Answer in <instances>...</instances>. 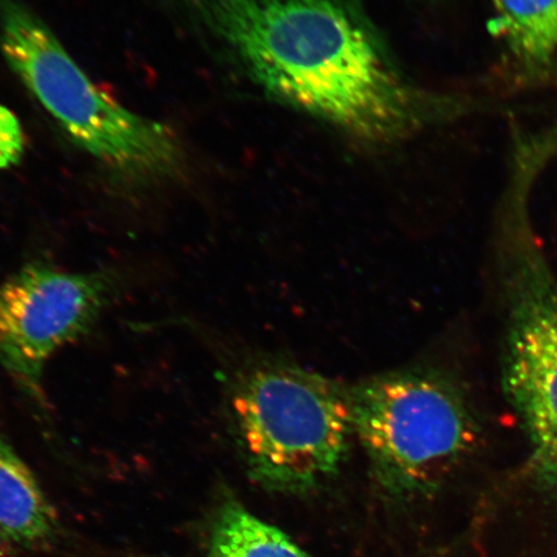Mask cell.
<instances>
[{"instance_id": "8", "label": "cell", "mask_w": 557, "mask_h": 557, "mask_svg": "<svg viewBox=\"0 0 557 557\" xmlns=\"http://www.w3.org/2000/svg\"><path fill=\"white\" fill-rule=\"evenodd\" d=\"M491 29L528 65L548 64L557 52V0H493Z\"/></svg>"}, {"instance_id": "6", "label": "cell", "mask_w": 557, "mask_h": 557, "mask_svg": "<svg viewBox=\"0 0 557 557\" xmlns=\"http://www.w3.org/2000/svg\"><path fill=\"white\" fill-rule=\"evenodd\" d=\"M505 385L529 443V468L557 496V282L537 248L513 256Z\"/></svg>"}, {"instance_id": "4", "label": "cell", "mask_w": 557, "mask_h": 557, "mask_svg": "<svg viewBox=\"0 0 557 557\" xmlns=\"http://www.w3.org/2000/svg\"><path fill=\"white\" fill-rule=\"evenodd\" d=\"M348 398L354 435L375 482L392 497L433 492L476 442L468 394L442 369L416 366L373 375Z\"/></svg>"}, {"instance_id": "2", "label": "cell", "mask_w": 557, "mask_h": 557, "mask_svg": "<svg viewBox=\"0 0 557 557\" xmlns=\"http://www.w3.org/2000/svg\"><path fill=\"white\" fill-rule=\"evenodd\" d=\"M0 50L53 122L114 176L151 185L183 173L185 154L172 129L104 94L20 0H0Z\"/></svg>"}, {"instance_id": "9", "label": "cell", "mask_w": 557, "mask_h": 557, "mask_svg": "<svg viewBox=\"0 0 557 557\" xmlns=\"http://www.w3.org/2000/svg\"><path fill=\"white\" fill-rule=\"evenodd\" d=\"M208 557H311L283 533L226 496L215 513Z\"/></svg>"}, {"instance_id": "10", "label": "cell", "mask_w": 557, "mask_h": 557, "mask_svg": "<svg viewBox=\"0 0 557 557\" xmlns=\"http://www.w3.org/2000/svg\"><path fill=\"white\" fill-rule=\"evenodd\" d=\"M25 151V136L17 116L0 103V170L20 163Z\"/></svg>"}, {"instance_id": "7", "label": "cell", "mask_w": 557, "mask_h": 557, "mask_svg": "<svg viewBox=\"0 0 557 557\" xmlns=\"http://www.w3.org/2000/svg\"><path fill=\"white\" fill-rule=\"evenodd\" d=\"M61 524L37 478L0 436V541L21 548L50 547Z\"/></svg>"}, {"instance_id": "1", "label": "cell", "mask_w": 557, "mask_h": 557, "mask_svg": "<svg viewBox=\"0 0 557 557\" xmlns=\"http://www.w3.org/2000/svg\"><path fill=\"white\" fill-rule=\"evenodd\" d=\"M183 2L264 92L360 141H403L435 114L351 0Z\"/></svg>"}, {"instance_id": "3", "label": "cell", "mask_w": 557, "mask_h": 557, "mask_svg": "<svg viewBox=\"0 0 557 557\" xmlns=\"http://www.w3.org/2000/svg\"><path fill=\"white\" fill-rule=\"evenodd\" d=\"M232 414L250 476L270 492L302 494L329 482L354 435L348 392L283 360L244 369Z\"/></svg>"}, {"instance_id": "5", "label": "cell", "mask_w": 557, "mask_h": 557, "mask_svg": "<svg viewBox=\"0 0 557 557\" xmlns=\"http://www.w3.org/2000/svg\"><path fill=\"white\" fill-rule=\"evenodd\" d=\"M116 282L111 271L69 273L34 261L0 285V366L38 406L48 360L92 330Z\"/></svg>"}]
</instances>
